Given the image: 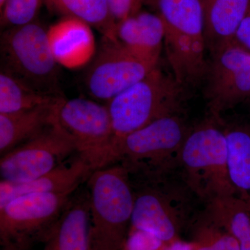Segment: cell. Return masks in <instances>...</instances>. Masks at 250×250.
<instances>
[{"mask_svg": "<svg viewBox=\"0 0 250 250\" xmlns=\"http://www.w3.org/2000/svg\"><path fill=\"white\" fill-rule=\"evenodd\" d=\"M91 28L72 17H64L47 28L49 45L59 65L76 68L91 59L95 50Z\"/></svg>", "mask_w": 250, "mask_h": 250, "instance_id": "14", "label": "cell"}, {"mask_svg": "<svg viewBox=\"0 0 250 250\" xmlns=\"http://www.w3.org/2000/svg\"><path fill=\"white\" fill-rule=\"evenodd\" d=\"M194 250H241L236 238L203 210L192 225Z\"/></svg>", "mask_w": 250, "mask_h": 250, "instance_id": "23", "label": "cell"}, {"mask_svg": "<svg viewBox=\"0 0 250 250\" xmlns=\"http://www.w3.org/2000/svg\"><path fill=\"white\" fill-rule=\"evenodd\" d=\"M220 123L211 117L190 128L179 157L184 184L206 203L236 195L229 176L226 137Z\"/></svg>", "mask_w": 250, "mask_h": 250, "instance_id": "4", "label": "cell"}, {"mask_svg": "<svg viewBox=\"0 0 250 250\" xmlns=\"http://www.w3.org/2000/svg\"><path fill=\"white\" fill-rule=\"evenodd\" d=\"M235 41L250 52V6L246 17L237 31Z\"/></svg>", "mask_w": 250, "mask_h": 250, "instance_id": "27", "label": "cell"}, {"mask_svg": "<svg viewBox=\"0 0 250 250\" xmlns=\"http://www.w3.org/2000/svg\"><path fill=\"white\" fill-rule=\"evenodd\" d=\"M201 2L206 46L211 54L235 41L237 31L249 9L250 0H201Z\"/></svg>", "mask_w": 250, "mask_h": 250, "instance_id": "17", "label": "cell"}, {"mask_svg": "<svg viewBox=\"0 0 250 250\" xmlns=\"http://www.w3.org/2000/svg\"><path fill=\"white\" fill-rule=\"evenodd\" d=\"M166 178L143 182L139 190H134L130 228L147 231L167 244L180 238L188 222V195L192 192L185 184H173Z\"/></svg>", "mask_w": 250, "mask_h": 250, "instance_id": "7", "label": "cell"}, {"mask_svg": "<svg viewBox=\"0 0 250 250\" xmlns=\"http://www.w3.org/2000/svg\"><path fill=\"white\" fill-rule=\"evenodd\" d=\"M190 128L179 114L156 120L112 143L106 166L120 164L143 182L166 178L179 166L181 149Z\"/></svg>", "mask_w": 250, "mask_h": 250, "instance_id": "1", "label": "cell"}, {"mask_svg": "<svg viewBox=\"0 0 250 250\" xmlns=\"http://www.w3.org/2000/svg\"><path fill=\"white\" fill-rule=\"evenodd\" d=\"M224 131L230 181L236 195L250 201V125H231Z\"/></svg>", "mask_w": 250, "mask_h": 250, "instance_id": "19", "label": "cell"}, {"mask_svg": "<svg viewBox=\"0 0 250 250\" xmlns=\"http://www.w3.org/2000/svg\"><path fill=\"white\" fill-rule=\"evenodd\" d=\"M54 121L93 170L104 167L113 139L107 105L83 98H62L57 104Z\"/></svg>", "mask_w": 250, "mask_h": 250, "instance_id": "9", "label": "cell"}, {"mask_svg": "<svg viewBox=\"0 0 250 250\" xmlns=\"http://www.w3.org/2000/svg\"><path fill=\"white\" fill-rule=\"evenodd\" d=\"M44 0H6L1 9L3 29L24 25L36 21Z\"/></svg>", "mask_w": 250, "mask_h": 250, "instance_id": "24", "label": "cell"}, {"mask_svg": "<svg viewBox=\"0 0 250 250\" xmlns=\"http://www.w3.org/2000/svg\"><path fill=\"white\" fill-rule=\"evenodd\" d=\"M116 24L141 11L146 0H106Z\"/></svg>", "mask_w": 250, "mask_h": 250, "instance_id": "26", "label": "cell"}, {"mask_svg": "<svg viewBox=\"0 0 250 250\" xmlns=\"http://www.w3.org/2000/svg\"><path fill=\"white\" fill-rule=\"evenodd\" d=\"M60 100L57 103L31 109L0 113L1 156L32 139L52 124L56 108Z\"/></svg>", "mask_w": 250, "mask_h": 250, "instance_id": "18", "label": "cell"}, {"mask_svg": "<svg viewBox=\"0 0 250 250\" xmlns=\"http://www.w3.org/2000/svg\"><path fill=\"white\" fill-rule=\"evenodd\" d=\"M90 250H123L131 228L134 189L124 166L93 170L88 179Z\"/></svg>", "mask_w": 250, "mask_h": 250, "instance_id": "2", "label": "cell"}, {"mask_svg": "<svg viewBox=\"0 0 250 250\" xmlns=\"http://www.w3.org/2000/svg\"><path fill=\"white\" fill-rule=\"evenodd\" d=\"M166 245L152 233L130 228L123 250H162Z\"/></svg>", "mask_w": 250, "mask_h": 250, "instance_id": "25", "label": "cell"}, {"mask_svg": "<svg viewBox=\"0 0 250 250\" xmlns=\"http://www.w3.org/2000/svg\"><path fill=\"white\" fill-rule=\"evenodd\" d=\"M52 11L64 17L77 18L95 28L103 37L116 39V22L112 17L106 0H44Z\"/></svg>", "mask_w": 250, "mask_h": 250, "instance_id": "21", "label": "cell"}, {"mask_svg": "<svg viewBox=\"0 0 250 250\" xmlns=\"http://www.w3.org/2000/svg\"><path fill=\"white\" fill-rule=\"evenodd\" d=\"M91 166L79 155L70 164H64L48 173L22 183L0 182V207L21 195L32 193L75 192L93 172Z\"/></svg>", "mask_w": 250, "mask_h": 250, "instance_id": "13", "label": "cell"}, {"mask_svg": "<svg viewBox=\"0 0 250 250\" xmlns=\"http://www.w3.org/2000/svg\"><path fill=\"white\" fill-rule=\"evenodd\" d=\"M1 250H29L30 248H24L16 245H4Z\"/></svg>", "mask_w": 250, "mask_h": 250, "instance_id": "29", "label": "cell"}, {"mask_svg": "<svg viewBox=\"0 0 250 250\" xmlns=\"http://www.w3.org/2000/svg\"><path fill=\"white\" fill-rule=\"evenodd\" d=\"M205 96L211 117L250 98V52L236 41L210 54L205 80Z\"/></svg>", "mask_w": 250, "mask_h": 250, "instance_id": "11", "label": "cell"}, {"mask_svg": "<svg viewBox=\"0 0 250 250\" xmlns=\"http://www.w3.org/2000/svg\"><path fill=\"white\" fill-rule=\"evenodd\" d=\"M1 69L36 89L61 96L59 64L51 49L47 29L38 21L4 29L0 39Z\"/></svg>", "mask_w": 250, "mask_h": 250, "instance_id": "6", "label": "cell"}, {"mask_svg": "<svg viewBox=\"0 0 250 250\" xmlns=\"http://www.w3.org/2000/svg\"><path fill=\"white\" fill-rule=\"evenodd\" d=\"M77 152L72 140L54 123L1 156V180L22 183L48 173Z\"/></svg>", "mask_w": 250, "mask_h": 250, "instance_id": "10", "label": "cell"}, {"mask_svg": "<svg viewBox=\"0 0 250 250\" xmlns=\"http://www.w3.org/2000/svg\"><path fill=\"white\" fill-rule=\"evenodd\" d=\"M117 40L133 53L159 63L165 27L157 14L141 10L116 24Z\"/></svg>", "mask_w": 250, "mask_h": 250, "instance_id": "15", "label": "cell"}, {"mask_svg": "<svg viewBox=\"0 0 250 250\" xmlns=\"http://www.w3.org/2000/svg\"><path fill=\"white\" fill-rule=\"evenodd\" d=\"M204 210L236 238L241 250H250V201L225 195L207 202Z\"/></svg>", "mask_w": 250, "mask_h": 250, "instance_id": "20", "label": "cell"}, {"mask_svg": "<svg viewBox=\"0 0 250 250\" xmlns=\"http://www.w3.org/2000/svg\"><path fill=\"white\" fill-rule=\"evenodd\" d=\"M75 192L21 195L0 207L1 246L45 242Z\"/></svg>", "mask_w": 250, "mask_h": 250, "instance_id": "8", "label": "cell"}, {"mask_svg": "<svg viewBox=\"0 0 250 250\" xmlns=\"http://www.w3.org/2000/svg\"><path fill=\"white\" fill-rule=\"evenodd\" d=\"M162 250H194V248L191 241H184L180 238L166 244Z\"/></svg>", "mask_w": 250, "mask_h": 250, "instance_id": "28", "label": "cell"}, {"mask_svg": "<svg viewBox=\"0 0 250 250\" xmlns=\"http://www.w3.org/2000/svg\"><path fill=\"white\" fill-rule=\"evenodd\" d=\"M62 96L33 88L11 72H0V113L24 111L57 103Z\"/></svg>", "mask_w": 250, "mask_h": 250, "instance_id": "22", "label": "cell"}, {"mask_svg": "<svg viewBox=\"0 0 250 250\" xmlns=\"http://www.w3.org/2000/svg\"><path fill=\"white\" fill-rule=\"evenodd\" d=\"M165 27L166 57L177 82L185 89L204 82L205 16L201 0H148Z\"/></svg>", "mask_w": 250, "mask_h": 250, "instance_id": "3", "label": "cell"}, {"mask_svg": "<svg viewBox=\"0 0 250 250\" xmlns=\"http://www.w3.org/2000/svg\"><path fill=\"white\" fill-rule=\"evenodd\" d=\"M96 57L85 77L92 98L109 101L143 80L158 64L136 55L118 41L103 37Z\"/></svg>", "mask_w": 250, "mask_h": 250, "instance_id": "12", "label": "cell"}, {"mask_svg": "<svg viewBox=\"0 0 250 250\" xmlns=\"http://www.w3.org/2000/svg\"><path fill=\"white\" fill-rule=\"evenodd\" d=\"M6 0H0V9L3 7L4 3L6 2Z\"/></svg>", "mask_w": 250, "mask_h": 250, "instance_id": "30", "label": "cell"}, {"mask_svg": "<svg viewBox=\"0 0 250 250\" xmlns=\"http://www.w3.org/2000/svg\"><path fill=\"white\" fill-rule=\"evenodd\" d=\"M184 88L156 66L137 83L108 102L113 139H121L164 117L179 114ZM112 142V143H113Z\"/></svg>", "mask_w": 250, "mask_h": 250, "instance_id": "5", "label": "cell"}, {"mask_svg": "<svg viewBox=\"0 0 250 250\" xmlns=\"http://www.w3.org/2000/svg\"><path fill=\"white\" fill-rule=\"evenodd\" d=\"M90 214L88 191L72 196L43 250H90Z\"/></svg>", "mask_w": 250, "mask_h": 250, "instance_id": "16", "label": "cell"}]
</instances>
